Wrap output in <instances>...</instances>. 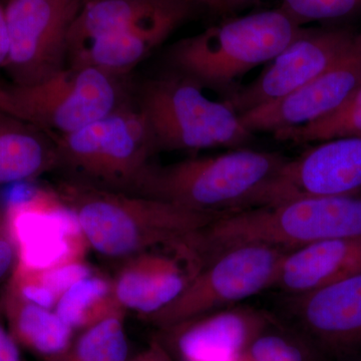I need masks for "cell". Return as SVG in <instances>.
I'll use <instances>...</instances> for the list:
<instances>
[{"label":"cell","mask_w":361,"mask_h":361,"mask_svg":"<svg viewBox=\"0 0 361 361\" xmlns=\"http://www.w3.org/2000/svg\"><path fill=\"white\" fill-rule=\"evenodd\" d=\"M284 249L249 244L235 247L214 258L175 300L144 318L166 329L214 311L232 307L249 297L272 288Z\"/></svg>","instance_id":"ba28073f"},{"label":"cell","mask_w":361,"mask_h":361,"mask_svg":"<svg viewBox=\"0 0 361 361\" xmlns=\"http://www.w3.org/2000/svg\"><path fill=\"white\" fill-rule=\"evenodd\" d=\"M0 361H21L20 345L6 330L0 324Z\"/></svg>","instance_id":"f1b7e54d"},{"label":"cell","mask_w":361,"mask_h":361,"mask_svg":"<svg viewBox=\"0 0 361 361\" xmlns=\"http://www.w3.org/2000/svg\"><path fill=\"white\" fill-rule=\"evenodd\" d=\"M190 7L186 0H85L71 26L70 54L90 40L148 25Z\"/></svg>","instance_id":"d6986e66"},{"label":"cell","mask_w":361,"mask_h":361,"mask_svg":"<svg viewBox=\"0 0 361 361\" xmlns=\"http://www.w3.org/2000/svg\"><path fill=\"white\" fill-rule=\"evenodd\" d=\"M282 9L303 26L312 21L337 20L361 13V0H282Z\"/></svg>","instance_id":"4316f807"},{"label":"cell","mask_w":361,"mask_h":361,"mask_svg":"<svg viewBox=\"0 0 361 361\" xmlns=\"http://www.w3.org/2000/svg\"><path fill=\"white\" fill-rule=\"evenodd\" d=\"M348 361H361V355L355 356V358H353V360Z\"/></svg>","instance_id":"836d02e7"},{"label":"cell","mask_w":361,"mask_h":361,"mask_svg":"<svg viewBox=\"0 0 361 361\" xmlns=\"http://www.w3.org/2000/svg\"><path fill=\"white\" fill-rule=\"evenodd\" d=\"M149 250L126 259L114 290L123 310L137 311L142 319L175 300L191 281L188 265L176 252Z\"/></svg>","instance_id":"2e32d148"},{"label":"cell","mask_w":361,"mask_h":361,"mask_svg":"<svg viewBox=\"0 0 361 361\" xmlns=\"http://www.w3.org/2000/svg\"><path fill=\"white\" fill-rule=\"evenodd\" d=\"M275 139L295 144L323 142L341 137H361V84L341 109L310 125L278 132Z\"/></svg>","instance_id":"484cf974"},{"label":"cell","mask_w":361,"mask_h":361,"mask_svg":"<svg viewBox=\"0 0 361 361\" xmlns=\"http://www.w3.org/2000/svg\"><path fill=\"white\" fill-rule=\"evenodd\" d=\"M360 272L361 237L324 240L285 252L272 288L298 295Z\"/></svg>","instance_id":"e0dca14e"},{"label":"cell","mask_w":361,"mask_h":361,"mask_svg":"<svg viewBox=\"0 0 361 361\" xmlns=\"http://www.w3.org/2000/svg\"><path fill=\"white\" fill-rule=\"evenodd\" d=\"M361 191V137L319 142L288 161L256 197L252 208L307 197Z\"/></svg>","instance_id":"8fae6325"},{"label":"cell","mask_w":361,"mask_h":361,"mask_svg":"<svg viewBox=\"0 0 361 361\" xmlns=\"http://www.w3.org/2000/svg\"><path fill=\"white\" fill-rule=\"evenodd\" d=\"M18 264V248L6 210L0 207V281L13 274Z\"/></svg>","instance_id":"83f0119b"},{"label":"cell","mask_w":361,"mask_h":361,"mask_svg":"<svg viewBox=\"0 0 361 361\" xmlns=\"http://www.w3.org/2000/svg\"><path fill=\"white\" fill-rule=\"evenodd\" d=\"M360 32L348 27H303L253 82L226 97L225 103L241 116L291 94L344 58Z\"/></svg>","instance_id":"30bf717a"},{"label":"cell","mask_w":361,"mask_h":361,"mask_svg":"<svg viewBox=\"0 0 361 361\" xmlns=\"http://www.w3.org/2000/svg\"><path fill=\"white\" fill-rule=\"evenodd\" d=\"M137 109L157 151L241 149L253 140L236 111L224 101L209 99L200 84L182 73L147 82L140 90Z\"/></svg>","instance_id":"5b68a950"},{"label":"cell","mask_w":361,"mask_h":361,"mask_svg":"<svg viewBox=\"0 0 361 361\" xmlns=\"http://www.w3.org/2000/svg\"><path fill=\"white\" fill-rule=\"evenodd\" d=\"M361 84V32L350 51L329 70L277 101L240 116L251 133H272L310 125L341 109Z\"/></svg>","instance_id":"4fadbf2b"},{"label":"cell","mask_w":361,"mask_h":361,"mask_svg":"<svg viewBox=\"0 0 361 361\" xmlns=\"http://www.w3.org/2000/svg\"><path fill=\"white\" fill-rule=\"evenodd\" d=\"M294 326L327 360L348 361L361 355V272L336 283L291 295Z\"/></svg>","instance_id":"7c38bea8"},{"label":"cell","mask_w":361,"mask_h":361,"mask_svg":"<svg viewBox=\"0 0 361 361\" xmlns=\"http://www.w3.org/2000/svg\"><path fill=\"white\" fill-rule=\"evenodd\" d=\"M275 320L257 308L232 306L161 329L158 339L175 361H240Z\"/></svg>","instance_id":"9a60e30c"},{"label":"cell","mask_w":361,"mask_h":361,"mask_svg":"<svg viewBox=\"0 0 361 361\" xmlns=\"http://www.w3.org/2000/svg\"><path fill=\"white\" fill-rule=\"evenodd\" d=\"M287 161L274 152L241 148L166 166L151 163L132 194L226 215L252 208Z\"/></svg>","instance_id":"3957f363"},{"label":"cell","mask_w":361,"mask_h":361,"mask_svg":"<svg viewBox=\"0 0 361 361\" xmlns=\"http://www.w3.org/2000/svg\"><path fill=\"white\" fill-rule=\"evenodd\" d=\"M92 274V267L85 258L39 270L16 266L6 287L26 301L54 310L59 298L73 285Z\"/></svg>","instance_id":"603a6c76"},{"label":"cell","mask_w":361,"mask_h":361,"mask_svg":"<svg viewBox=\"0 0 361 361\" xmlns=\"http://www.w3.org/2000/svg\"><path fill=\"white\" fill-rule=\"evenodd\" d=\"M224 1L228 13H231L233 11H236V9L248 6V4L258 1V0H224Z\"/></svg>","instance_id":"d6a6232c"},{"label":"cell","mask_w":361,"mask_h":361,"mask_svg":"<svg viewBox=\"0 0 361 361\" xmlns=\"http://www.w3.org/2000/svg\"></svg>","instance_id":"e575fe53"},{"label":"cell","mask_w":361,"mask_h":361,"mask_svg":"<svg viewBox=\"0 0 361 361\" xmlns=\"http://www.w3.org/2000/svg\"><path fill=\"white\" fill-rule=\"evenodd\" d=\"M54 312L71 329L84 330L111 316H123L113 280L92 274L77 282L59 298Z\"/></svg>","instance_id":"7402d4cb"},{"label":"cell","mask_w":361,"mask_h":361,"mask_svg":"<svg viewBox=\"0 0 361 361\" xmlns=\"http://www.w3.org/2000/svg\"><path fill=\"white\" fill-rule=\"evenodd\" d=\"M123 316H111L82 330L68 348L44 361H127L129 343Z\"/></svg>","instance_id":"cb8c5ba5"},{"label":"cell","mask_w":361,"mask_h":361,"mask_svg":"<svg viewBox=\"0 0 361 361\" xmlns=\"http://www.w3.org/2000/svg\"><path fill=\"white\" fill-rule=\"evenodd\" d=\"M85 0H6L8 56L13 85L44 82L66 68L70 32Z\"/></svg>","instance_id":"9c48e42d"},{"label":"cell","mask_w":361,"mask_h":361,"mask_svg":"<svg viewBox=\"0 0 361 361\" xmlns=\"http://www.w3.org/2000/svg\"><path fill=\"white\" fill-rule=\"evenodd\" d=\"M4 210L18 248L16 266L39 270L85 258L89 244L75 214L56 195L39 191L32 200Z\"/></svg>","instance_id":"5bb4252c"},{"label":"cell","mask_w":361,"mask_h":361,"mask_svg":"<svg viewBox=\"0 0 361 361\" xmlns=\"http://www.w3.org/2000/svg\"><path fill=\"white\" fill-rule=\"evenodd\" d=\"M8 32H7V23L6 6L0 4V66L4 68L7 56H8Z\"/></svg>","instance_id":"4dcf8cb0"},{"label":"cell","mask_w":361,"mask_h":361,"mask_svg":"<svg viewBox=\"0 0 361 361\" xmlns=\"http://www.w3.org/2000/svg\"><path fill=\"white\" fill-rule=\"evenodd\" d=\"M58 165L52 135L0 111V186L35 179Z\"/></svg>","instance_id":"ffe728a7"},{"label":"cell","mask_w":361,"mask_h":361,"mask_svg":"<svg viewBox=\"0 0 361 361\" xmlns=\"http://www.w3.org/2000/svg\"><path fill=\"white\" fill-rule=\"evenodd\" d=\"M56 195L75 214L89 246L111 258L175 248L222 216L71 179L59 183Z\"/></svg>","instance_id":"7a4b0ae2"},{"label":"cell","mask_w":361,"mask_h":361,"mask_svg":"<svg viewBox=\"0 0 361 361\" xmlns=\"http://www.w3.org/2000/svg\"><path fill=\"white\" fill-rule=\"evenodd\" d=\"M2 306L9 332L18 345L44 360L61 353L73 341V330L54 310L26 301L7 287Z\"/></svg>","instance_id":"44dd1931"},{"label":"cell","mask_w":361,"mask_h":361,"mask_svg":"<svg viewBox=\"0 0 361 361\" xmlns=\"http://www.w3.org/2000/svg\"><path fill=\"white\" fill-rule=\"evenodd\" d=\"M190 4L194 6V4H199V6H203L207 8L211 9L214 13L218 14H222L226 16L228 14V9L226 7L224 0H186Z\"/></svg>","instance_id":"1f68e13d"},{"label":"cell","mask_w":361,"mask_h":361,"mask_svg":"<svg viewBox=\"0 0 361 361\" xmlns=\"http://www.w3.org/2000/svg\"><path fill=\"white\" fill-rule=\"evenodd\" d=\"M121 78L92 66H66L39 84L0 87V111L51 135L70 134L127 104Z\"/></svg>","instance_id":"52a82bcc"},{"label":"cell","mask_w":361,"mask_h":361,"mask_svg":"<svg viewBox=\"0 0 361 361\" xmlns=\"http://www.w3.org/2000/svg\"><path fill=\"white\" fill-rule=\"evenodd\" d=\"M192 7L168 14L148 25L90 40L70 54L71 65L87 66L123 77L184 23Z\"/></svg>","instance_id":"ac0fdd59"},{"label":"cell","mask_w":361,"mask_h":361,"mask_svg":"<svg viewBox=\"0 0 361 361\" xmlns=\"http://www.w3.org/2000/svg\"><path fill=\"white\" fill-rule=\"evenodd\" d=\"M58 168L85 184L132 194L157 152L144 116L125 104L82 129L52 135Z\"/></svg>","instance_id":"8992f818"},{"label":"cell","mask_w":361,"mask_h":361,"mask_svg":"<svg viewBox=\"0 0 361 361\" xmlns=\"http://www.w3.org/2000/svg\"><path fill=\"white\" fill-rule=\"evenodd\" d=\"M361 237V191L307 197L220 216L180 246L195 273L223 252L262 244L284 250L316 242Z\"/></svg>","instance_id":"6da1fadb"},{"label":"cell","mask_w":361,"mask_h":361,"mask_svg":"<svg viewBox=\"0 0 361 361\" xmlns=\"http://www.w3.org/2000/svg\"><path fill=\"white\" fill-rule=\"evenodd\" d=\"M240 361L329 360L295 327L275 320L251 341Z\"/></svg>","instance_id":"d4e9b609"},{"label":"cell","mask_w":361,"mask_h":361,"mask_svg":"<svg viewBox=\"0 0 361 361\" xmlns=\"http://www.w3.org/2000/svg\"><path fill=\"white\" fill-rule=\"evenodd\" d=\"M302 30L281 7L251 13L176 42L169 61L178 73L226 99L238 90L240 78L272 61Z\"/></svg>","instance_id":"277c9868"},{"label":"cell","mask_w":361,"mask_h":361,"mask_svg":"<svg viewBox=\"0 0 361 361\" xmlns=\"http://www.w3.org/2000/svg\"><path fill=\"white\" fill-rule=\"evenodd\" d=\"M127 361H175L170 353L159 339H155L149 343V345L142 353L132 358H128Z\"/></svg>","instance_id":"f546056e"}]
</instances>
